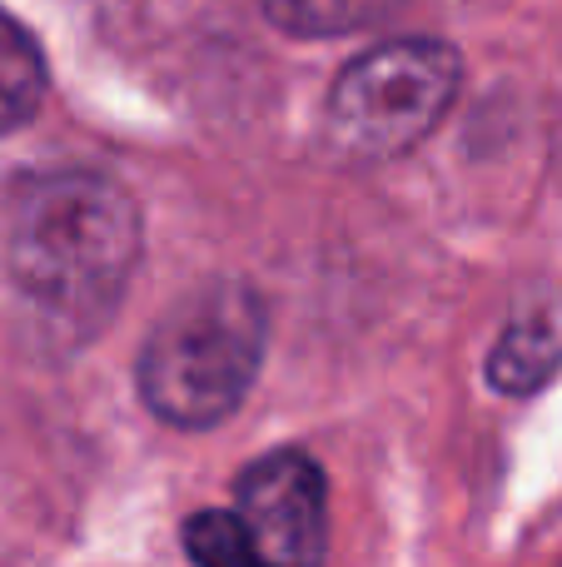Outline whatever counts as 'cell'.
I'll return each mask as SVG.
<instances>
[{
	"label": "cell",
	"mask_w": 562,
	"mask_h": 567,
	"mask_svg": "<svg viewBox=\"0 0 562 567\" xmlns=\"http://www.w3.org/2000/svg\"><path fill=\"white\" fill-rule=\"evenodd\" d=\"M145 225L115 179L95 169H50L10 195L6 265L30 309L85 339L125 299Z\"/></svg>",
	"instance_id": "obj_1"
},
{
	"label": "cell",
	"mask_w": 562,
	"mask_h": 567,
	"mask_svg": "<svg viewBox=\"0 0 562 567\" xmlns=\"http://www.w3.org/2000/svg\"><path fill=\"white\" fill-rule=\"evenodd\" d=\"M269 343V313L249 284L189 289L139 349V399L169 429H215L244 403Z\"/></svg>",
	"instance_id": "obj_2"
},
{
	"label": "cell",
	"mask_w": 562,
	"mask_h": 567,
	"mask_svg": "<svg viewBox=\"0 0 562 567\" xmlns=\"http://www.w3.org/2000/svg\"><path fill=\"white\" fill-rule=\"evenodd\" d=\"M464 60L444 40H384L339 70L324 105V135L348 159H398L448 115Z\"/></svg>",
	"instance_id": "obj_3"
},
{
	"label": "cell",
	"mask_w": 562,
	"mask_h": 567,
	"mask_svg": "<svg viewBox=\"0 0 562 567\" xmlns=\"http://www.w3.org/2000/svg\"><path fill=\"white\" fill-rule=\"evenodd\" d=\"M239 523L269 567H319L329 543L324 473L309 453L279 449L249 463L235 483Z\"/></svg>",
	"instance_id": "obj_4"
},
{
	"label": "cell",
	"mask_w": 562,
	"mask_h": 567,
	"mask_svg": "<svg viewBox=\"0 0 562 567\" xmlns=\"http://www.w3.org/2000/svg\"><path fill=\"white\" fill-rule=\"evenodd\" d=\"M562 363V339L553 333V323L543 319H518L503 329L498 349L488 353V383L498 393H538Z\"/></svg>",
	"instance_id": "obj_5"
},
{
	"label": "cell",
	"mask_w": 562,
	"mask_h": 567,
	"mask_svg": "<svg viewBox=\"0 0 562 567\" xmlns=\"http://www.w3.org/2000/svg\"><path fill=\"white\" fill-rule=\"evenodd\" d=\"M45 100V60L35 40L0 10V135L20 130Z\"/></svg>",
	"instance_id": "obj_6"
},
{
	"label": "cell",
	"mask_w": 562,
	"mask_h": 567,
	"mask_svg": "<svg viewBox=\"0 0 562 567\" xmlns=\"http://www.w3.org/2000/svg\"><path fill=\"white\" fill-rule=\"evenodd\" d=\"M398 0H264V16L284 35L299 40H339L368 30L394 10Z\"/></svg>",
	"instance_id": "obj_7"
},
{
	"label": "cell",
	"mask_w": 562,
	"mask_h": 567,
	"mask_svg": "<svg viewBox=\"0 0 562 567\" xmlns=\"http://www.w3.org/2000/svg\"><path fill=\"white\" fill-rule=\"evenodd\" d=\"M185 553L195 567H269L239 513H195L185 523Z\"/></svg>",
	"instance_id": "obj_8"
}]
</instances>
